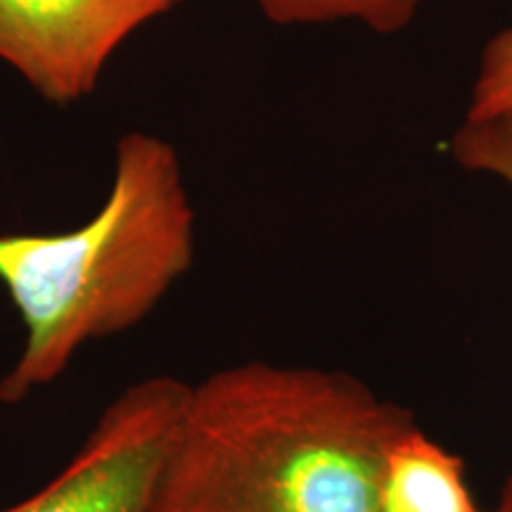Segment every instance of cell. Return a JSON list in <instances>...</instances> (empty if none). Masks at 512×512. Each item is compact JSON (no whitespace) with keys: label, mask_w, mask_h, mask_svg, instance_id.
Instances as JSON below:
<instances>
[{"label":"cell","mask_w":512,"mask_h":512,"mask_svg":"<svg viewBox=\"0 0 512 512\" xmlns=\"http://www.w3.org/2000/svg\"><path fill=\"white\" fill-rule=\"evenodd\" d=\"M512 112V27L489 38L479 57L465 119L482 121Z\"/></svg>","instance_id":"ba28073f"},{"label":"cell","mask_w":512,"mask_h":512,"mask_svg":"<svg viewBox=\"0 0 512 512\" xmlns=\"http://www.w3.org/2000/svg\"><path fill=\"white\" fill-rule=\"evenodd\" d=\"M188 384L171 375L128 384L69 463L0 512H159Z\"/></svg>","instance_id":"3957f363"},{"label":"cell","mask_w":512,"mask_h":512,"mask_svg":"<svg viewBox=\"0 0 512 512\" xmlns=\"http://www.w3.org/2000/svg\"><path fill=\"white\" fill-rule=\"evenodd\" d=\"M183 0H0V60L55 105L95 93L140 27Z\"/></svg>","instance_id":"277c9868"},{"label":"cell","mask_w":512,"mask_h":512,"mask_svg":"<svg viewBox=\"0 0 512 512\" xmlns=\"http://www.w3.org/2000/svg\"><path fill=\"white\" fill-rule=\"evenodd\" d=\"M451 155L465 169L501 178L512 188V112L482 121L465 119L451 138ZM498 508L512 512V475Z\"/></svg>","instance_id":"52a82bcc"},{"label":"cell","mask_w":512,"mask_h":512,"mask_svg":"<svg viewBox=\"0 0 512 512\" xmlns=\"http://www.w3.org/2000/svg\"><path fill=\"white\" fill-rule=\"evenodd\" d=\"M491 512H505V510H501V508H496V510H491Z\"/></svg>","instance_id":"9c48e42d"},{"label":"cell","mask_w":512,"mask_h":512,"mask_svg":"<svg viewBox=\"0 0 512 512\" xmlns=\"http://www.w3.org/2000/svg\"><path fill=\"white\" fill-rule=\"evenodd\" d=\"M413 415L342 370L247 361L188 384L159 512H380Z\"/></svg>","instance_id":"6da1fadb"},{"label":"cell","mask_w":512,"mask_h":512,"mask_svg":"<svg viewBox=\"0 0 512 512\" xmlns=\"http://www.w3.org/2000/svg\"><path fill=\"white\" fill-rule=\"evenodd\" d=\"M380 512H491L479 508L456 453L427 437L418 422L384 458Z\"/></svg>","instance_id":"5b68a950"},{"label":"cell","mask_w":512,"mask_h":512,"mask_svg":"<svg viewBox=\"0 0 512 512\" xmlns=\"http://www.w3.org/2000/svg\"><path fill=\"white\" fill-rule=\"evenodd\" d=\"M195 261V209L174 145L145 131L117 143L93 219L60 233H0V287L24 328L0 403L60 380L88 344L136 328Z\"/></svg>","instance_id":"7a4b0ae2"},{"label":"cell","mask_w":512,"mask_h":512,"mask_svg":"<svg viewBox=\"0 0 512 512\" xmlns=\"http://www.w3.org/2000/svg\"><path fill=\"white\" fill-rule=\"evenodd\" d=\"M425 0H254L268 22L280 27L356 22L389 36L413 22Z\"/></svg>","instance_id":"8992f818"}]
</instances>
